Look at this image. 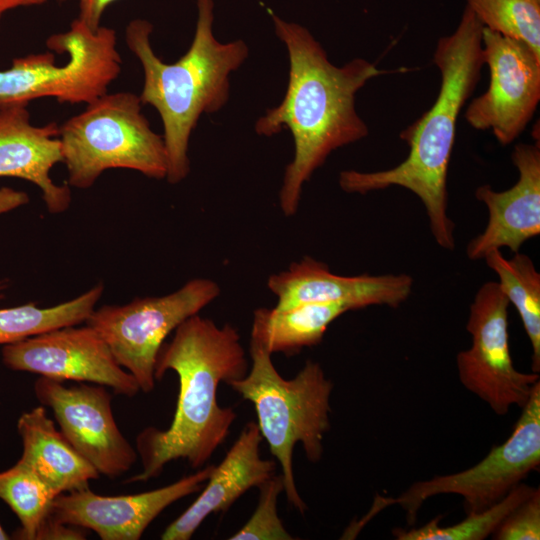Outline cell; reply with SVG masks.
I'll return each mask as SVG.
<instances>
[{
	"label": "cell",
	"instance_id": "cell-22",
	"mask_svg": "<svg viewBox=\"0 0 540 540\" xmlns=\"http://www.w3.org/2000/svg\"><path fill=\"white\" fill-rule=\"evenodd\" d=\"M103 290V284L98 283L72 300L52 307L40 308L31 302L0 309V344H11L57 328L86 322Z\"/></svg>",
	"mask_w": 540,
	"mask_h": 540
},
{
	"label": "cell",
	"instance_id": "cell-32",
	"mask_svg": "<svg viewBox=\"0 0 540 540\" xmlns=\"http://www.w3.org/2000/svg\"><path fill=\"white\" fill-rule=\"evenodd\" d=\"M9 539L7 533L4 531L2 526L0 525V540H6Z\"/></svg>",
	"mask_w": 540,
	"mask_h": 540
},
{
	"label": "cell",
	"instance_id": "cell-20",
	"mask_svg": "<svg viewBox=\"0 0 540 540\" xmlns=\"http://www.w3.org/2000/svg\"><path fill=\"white\" fill-rule=\"evenodd\" d=\"M354 309L344 303H312L288 309L261 307L253 312L250 342L269 353L294 355L321 343L329 325Z\"/></svg>",
	"mask_w": 540,
	"mask_h": 540
},
{
	"label": "cell",
	"instance_id": "cell-34",
	"mask_svg": "<svg viewBox=\"0 0 540 540\" xmlns=\"http://www.w3.org/2000/svg\"><path fill=\"white\" fill-rule=\"evenodd\" d=\"M59 1H66V0H59Z\"/></svg>",
	"mask_w": 540,
	"mask_h": 540
},
{
	"label": "cell",
	"instance_id": "cell-17",
	"mask_svg": "<svg viewBox=\"0 0 540 540\" xmlns=\"http://www.w3.org/2000/svg\"><path fill=\"white\" fill-rule=\"evenodd\" d=\"M27 107L13 104L0 108V177L33 183L40 189L48 212L60 214L71 204V190L50 177L52 168L62 162L59 125L32 124Z\"/></svg>",
	"mask_w": 540,
	"mask_h": 540
},
{
	"label": "cell",
	"instance_id": "cell-21",
	"mask_svg": "<svg viewBox=\"0 0 540 540\" xmlns=\"http://www.w3.org/2000/svg\"><path fill=\"white\" fill-rule=\"evenodd\" d=\"M486 265L498 276V284L516 308L532 347V370L540 371V273L532 259L516 252L510 259L500 250L485 257Z\"/></svg>",
	"mask_w": 540,
	"mask_h": 540
},
{
	"label": "cell",
	"instance_id": "cell-10",
	"mask_svg": "<svg viewBox=\"0 0 540 540\" xmlns=\"http://www.w3.org/2000/svg\"><path fill=\"white\" fill-rule=\"evenodd\" d=\"M509 304L498 282L482 284L470 304L466 324L471 345L456 356L462 385L499 416H505L512 406L522 409L540 382L539 373L520 372L513 364L508 337Z\"/></svg>",
	"mask_w": 540,
	"mask_h": 540
},
{
	"label": "cell",
	"instance_id": "cell-4",
	"mask_svg": "<svg viewBox=\"0 0 540 540\" xmlns=\"http://www.w3.org/2000/svg\"><path fill=\"white\" fill-rule=\"evenodd\" d=\"M197 20L193 40L186 53L169 64L151 45L153 25L134 19L125 29L129 50L142 65V104L154 107L163 125L167 153L166 180L183 181L190 172L188 148L191 134L202 114L221 110L230 96V75L249 55L241 39L222 43L213 34L214 1L196 0Z\"/></svg>",
	"mask_w": 540,
	"mask_h": 540
},
{
	"label": "cell",
	"instance_id": "cell-25",
	"mask_svg": "<svg viewBox=\"0 0 540 540\" xmlns=\"http://www.w3.org/2000/svg\"><path fill=\"white\" fill-rule=\"evenodd\" d=\"M482 25L527 44L540 56V0H465Z\"/></svg>",
	"mask_w": 540,
	"mask_h": 540
},
{
	"label": "cell",
	"instance_id": "cell-29",
	"mask_svg": "<svg viewBox=\"0 0 540 540\" xmlns=\"http://www.w3.org/2000/svg\"><path fill=\"white\" fill-rule=\"evenodd\" d=\"M115 1L117 0H79L78 18L91 29L96 30L101 26L104 11Z\"/></svg>",
	"mask_w": 540,
	"mask_h": 540
},
{
	"label": "cell",
	"instance_id": "cell-11",
	"mask_svg": "<svg viewBox=\"0 0 540 540\" xmlns=\"http://www.w3.org/2000/svg\"><path fill=\"white\" fill-rule=\"evenodd\" d=\"M482 46L489 86L464 116L474 129L491 130L501 145H509L523 133L540 101V56L527 44L485 27Z\"/></svg>",
	"mask_w": 540,
	"mask_h": 540
},
{
	"label": "cell",
	"instance_id": "cell-5",
	"mask_svg": "<svg viewBox=\"0 0 540 540\" xmlns=\"http://www.w3.org/2000/svg\"><path fill=\"white\" fill-rule=\"evenodd\" d=\"M249 353L247 374L227 385L254 405L261 436L281 467L286 498L304 514L307 505L294 477V447L300 443L312 463L322 458L323 440L331 427L333 383L316 361L307 360L293 378L285 379L265 348L250 342Z\"/></svg>",
	"mask_w": 540,
	"mask_h": 540
},
{
	"label": "cell",
	"instance_id": "cell-33",
	"mask_svg": "<svg viewBox=\"0 0 540 540\" xmlns=\"http://www.w3.org/2000/svg\"><path fill=\"white\" fill-rule=\"evenodd\" d=\"M5 287V284L3 281H0V291Z\"/></svg>",
	"mask_w": 540,
	"mask_h": 540
},
{
	"label": "cell",
	"instance_id": "cell-13",
	"mask_svg": "<svg viewBox=\"0 0 540 540\" xmlns=\"http://www.w3.org/2000/svg\"><path fill=\"white\" fill-rule=\"evenodd\" d=\"M3 363L12 370L58 381L72 380L110 387L133 397L135 378L121 367L102 336L90 325H71L4 345Z\"/></svg>",
	"mask_w": 540,
	"mask_h": 540
},
{
	"label": "cell",
	"instance_id": "cell-31",
	"mask_svg": "<svg viewBox=\"0 0 540 540\" xmlns=\"http://www.w3.org/2000/svg\"><path fill=\"white\" fill-rule=\"evenodd\" d=\"M47 0H0V22L4 15L20 7H31L45 4Z\"/></svg>",
	"mask_w": 540,
	"mask_h": 540
},
{
	"label": "cell",
	"instance_id": "cell-9",
	"mask_svg": "<svg viewBox=\"0 0 540 540\" xmlns=\"http://www.w3.org/2000/svg\"><path fill=\"white\" fill-rule=\"evenodd\" d=\"M220 295L209 278H193L176 291L162 296L137 297L124 305L94 309L86 324L105 340L118 364L150 393L156 384V356L166 338L189 317Z\"/></svg>",
	"mask_w": 540,
	"mask_h": 540
},
{
	"label": "cell",
	"instance_id": "cell-26",
	"mask_svg": "<svg viewBox=\"0 0 540 540\" xmlns=\"http://www.w3.org/2000/svg\"><path fill=\"white\" fill-rule=\"evenodd\" d=\"M256 509L245 525L230 540H293L278 516L277 501L284 492L281 474H274L259 487Z\"/></svg>",
	"mask_w": 540,
	"mask_h": 540
},
{
	"label": "cell",
	"instance_id": "cell-27",
	"mask_svg": "<svg viewBox=\"0 0 540 540\" xmlns=\"http://www.w3.org/2000/svg\"><path fill=\"white\" fill-rule=\"evenodd\" d=\"M494 540L540 539V489L515 507L491 535Z\"/></svg>",
	"mask_w": 540,
	"mask_h": 540
},
{
	"label": "cell",
	"instance_id": "cell-14",
	"mask_svg": "<svg viewBox=\"0 0 540 540\" xmlns=\"http://www.w3.org/2000/svg\"><path fill=\"white\" fill-rule=\"evenodd\" d=\"M213 467L207 465L169 485L138 494L104 496L89 486L61 493L50 515L61 523L92 530L102 540H138L167 507L200 491Z\"/></svg>",
	"mask_w": 540,
	"mask_h": 540
},
{
	"label": "cell",
	"instance_id": "cell-18",
	"mask_svg": "<svg viewBox=\"0 0 540 540\" xmlns=\"http://www.w3.org/2000/svg\"><path fill=\"white\" fill-rule=\"evenodd\" d=\"M263 438L255 422H248L196 500L161 535L162 540H189L211 514L226 512L253 487H259L276 471L273 460L260 456Z\"/></svg>",
	"mask_w": 540,
	"mask_h": 540
},
{
	"label": "cell",
	"instance_id": "cell-23",
	"mask_svg": "<svg viewBox=\"0 0 540 540\" xmlns=\"http://www.w3.org/2000/svg\"><path fill=\"white\" fill-rule=\"evenodd\" d=\"M537 487L520 483L504 498L479 512H468L467 517L451 526H440V516L418 528H395L398 540H483L491 536L504 518Z\"/></svg>",
	"mask_w": 540,
	"mask_h": 540
},
{
	"label": "cell",
	"instance_id": "cell-8",
	"mask_svg": "<svg viewBox=\"0 0 540 540\" xmlns=\"http://www.w3.org/2000/svg\"><path fill=\"white\" fill-rule=\"evenodd\" d=\"M540 466V382L522 408L510 436L474 466L460 472L435 476L414 482L399 496L377 495L368 513L357 524L391 505H399L408 524L415 523L421 505L440 494H456L463 498L466 513L479 512L499 502Z\"/></svg>",
	"mask_w": 540,
	"mask_h": 540
},
{
	"label": "cell",
	"instance_id": "cell-30",
	"mask_svg": "<svg viewBox=\"0 0 540 540\" xmlns=\"http://www.w3.org/2000/svg\"><path fill=\"white\" fill-rule=\"evenodd\" d=\"M28 201L26 193L3 187L0 189V214L24 205Z\"/></svg>",
	"mask_w": 540,
	"mask_h": 540
},
{
	"label": "cell",
	"instance_id": "cell-3",
	"mask_svg": "<svg viewBox=\"0 0 540 540\" xmlns=\"http://www.w3.org/2000/svg\"><path fill=\"white\" fill-rule=\"evenodd\" d=\"M483 28L465 6L455 31L439 38L433 63L440 72V89L431 108L399 134L409 147L405 160L382 171L344 170L338 180L347 193L366 194L391 186L411 191L426 210L434 240L450 251L456 243L455 223L448 214V169L459 113L475 90L484 66Z\"/></svg>",
	"mask_w": 540,
	"mask_h": 540
},
{
	"label": "cell",
	"instance_id": "cell-12",
	"mask_svg": "<svg viewBox=\"0 0 540 540\" xmlns=\"http://www.w3.org/2000/svg\"><path fill=\"white\" fill-rule=\"evenodd\" d=\"M79 382L67 387L63 381L40 376L35 396L49 407L60 432L100 475L116 478L128 472L138 458L136 448L120 431L105 386Z\"/></svg>",
	"mask_w": 540,
	"mask_h": 540
},
{
	"label": "cell",
	"instance_id": "cell-19",
	"mask_svg": "<svg viewBox=\"0 0 540 540\" xmlns=\"http://www.w3.org/2000/svg\"><path fill=\"white\" fill-rule=\"evenodd\" d=\"M23 452L19 463L34 472L57 495L89 486L98 471L57 430L45 406L23 413L17 423Z\"/></svg>",
	"mask_w": 540,
	"mask_h": 540
},
{
	"label": "cell",
	"instance_id": "cell-2",
	"mask_svg": "<svg viewBox=\"0 0 540 540\" xmlns=\"http://www.w3.org/2000/svg\"><path fill=\"white\" fill-rule=\"evenodd\" d=\"M169 370L179 380L172 422L164 430L150 426L137 435L142 471L128 482L155 478L178 459L186 460L193 469L206 464L237 418L231 407L218 404V386L244 377L249 362L235 327L228 323L218 326L196 314L183 321L158 351L156 381Z\"/></svg>",
	"mask_w": 540,
	"mask_h": 540
},
{
	"label": "cell",
	"instance_id": "cell-28",
	"mask_svg": "<svg viewBox=\"0 0 540 540\" xmlns=\"http://www.w3.org/2000/svg\"><path fill=\"white\" fill-rule=\"evenodd\" d=\"M84 529L61 523L51 515L39 527L34 540H83Z\"/></svg>",
	"mask_w": 540,
	"mask_h": 540
},
{
	"label": "cell",
	"instance_id": "cell-16",
	"mask_svg": "<svg viewBox=\"0 0 540 540\" xmlns=\"http://www.w3.org/2000/svg\"><path fill=\"white\" fill-rule=\"evenodd\" d=\"M511 159L518 170V180L511 188L495 191L485 184L475 191L476 199L488 210V221L483 232L467 245L470 260L484 259L490 251L501 248L519 252L527 240L540 233V141L516 144Z\"/></svg>",
	"mask_w": 540,
	"mask_h": 540
},
{
	"label": "cell",
	"instance_id": "cell-7",
	"mask_svg": "<svg viewBox=\"0 0 540 540\" xmlns=\"http://www.w3.org/2000/svg\"><path fill=\"white\" fill-rule=\"evenodd\" d=\"M50 52L15 58L0 70V108L53 97L60 103L88 104L108 92L121 72L114 29H91L79 18L66 32L47 39Z\"/></svg>",
	"mask_w": 540,
	"mask_h": 540
},
{
	"label": "cell",
	"instance_id": "cell-6",
	"mask_svg": "<svg viewBox=\"0 0 540 540\" xmlns=\"http://www.w3.org/2000/svg\"><path fill=\"white\" fill-rule=\"evenodd\" d=\"M58 138L70 187L88 189L113 168L166 179L163 137L152 130L134 93L107 92L86 104L81 113L59 126Z\"/></svg>",
	"mask_w": 540,
	"mask_h": 540
},
{
	"label": "cell",
	"instance_id": "cell-15",
	"mask_svg": "<svg viewBox=\"0 0 540 540\" xmlns=\"http://www.w3.org/2000/svg\"><path fill=\"white\" fill-rule=\"evenodd\" d=\"M267 287L277 298V309L312 303H344L354 310L372 305L397 308L410 296L413 279L404 273L339 275L326 263L304 256L270 275Z\"/></svg>",
	"mask_w": 540,
	"mask_h": 540
},
{
	"label": "cell",
	"instance_id": "cell-24",
	"mask_svg": "<svg viewBox=\"0 0 540 540\" xmlns=\"http://www.w3.org/2000/svg\"><path fill=\"white\" fill-rule=\"evenodd\" d=\"M57 494L29 468L17 462L0 472V499L17 515L21 528L15 538L34 540L49 517Z\"/></svg>",
	"mask_w": 540,
	"mask_h": 540
},
{
	"label": "cell",
	"instance_id": "cell-1",
	"mask_svg": "<svg viewBox=\"0 0 540 540\" xmlns=\"http://www.w3.org/2000/svg\"><path fill=\"white\" fill-rule=\"evenodd\" d=\"M272 20L288 52L289 80L284 98L256 121L255 131L272 136L287 129L292 135L294 155L279 192L280 209L290 217L298 210L304 184L328 156L369 134L355 108L357 92L375 77L409 69L383 70L364 58L336 66L307 28L275 14Z\"/></svg>",
	"mask_w": 540,
	"mask_h": 540
}]
</instances>
